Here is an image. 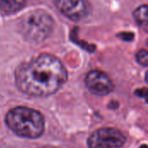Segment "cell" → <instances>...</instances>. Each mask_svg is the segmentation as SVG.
<instances>
[{
    "label": "cell",
    "instance_id": "9",
    "mask_svg": "<svg viewBox=\"0 0 148 148\" xmlns=\"http://www.w3.org/2000/svg\"><path fill=\"white\" fill-rule=\"evenodd\" d=\"M135 59L139 64L144 67H148V50L140 49L135 55Z\"/></svg>",
    "mask_w": 148,
    "mask_h": 148
},
{
    "label": "cell",
    "instance_id": "5",
    "mask_svg": "<svg viewBox=\"0 0 148 148\" xmlns=\"http://www.w3.org/2000/svg\"><path fill=\"white\" fill-rule=\"evenodd\" d=\"M61 14L74 22H82L90 15L92 7L88 0H54Z\"/></svg>",
    "mask_w": 148,
    "mask_h": 148
},
{
    "label": "cell",
    "instance_id": "16",
    "mask_svg": "<svg viewBox=\"0 0 148 148\" xmlns=\"http://www.w3.org/2000/svg\"><path fill=\"white\" fill-rule=\"evenodd\" d=\"M147 45H148V39H147Z\"/></svg>",
    "mask_w": 148,
    "mask_h": 148
},
{
    "label": "cell",
    "instance_id": "11",
    "mask_svg": "<svg viewBox=\"0 0 148 148\" xmlns=\"http://www.w3.org/2000/svg\"><path fill=\"white\" fill-rule=\"evenodd\" d=\"M135 95H137L138 97H140L142 99H144L146 101V102L148 103V88H139L136 89L134 92Z\"/></svg>",
    "mask_w": 148,
    "mask_h": 148
},
{
    "label": "cell",
    "instance_id": "7",
    "mask_svg": "<svg viewBox=\"0 0 148 148\" xmlns=\"http://www.w3.org/2000/svg\"><path fill=\"white\" fill-rule=\"evenodd\" d=\"M26 4V0H0V13L11 15L18 12Z\"/></svg>",
    "mask_w": 148,
    "mask_h": 148
},
{
    "label": "cell",
    "instance_id": "13",
    "mask_svg": "<svg viewBox=\"0 0 148 148\" xmlns=\"http://www.w3.org/2000/svg\"><path fill=\"white\" fill-rule=\"evenodd\" d=\"M145 79H146V82L148 83V71L147 72V74H146V76H145Z\"/></svg>",
    "mask_w": 148,
    "mask_h": 148
},
{
    "label": "cell",
    "instance_id": "8",
    "mask_svg": "<svg viewBox=\"0 0 148 148\" xmlns=\"http://www.w3.org/2000/svg\"><path fill=\"white\" fill-rule=\"evenodd\" d=\"M134 18L136 23L146 32H148V5L139 6L134 11Z\"/></svg>",
    "mask_w": 148,
    "mask_h": 148
},
{
    "label": "cell",
    "instance_id": "1",
    "mask_svg": "<svg viewBox=\"0 0 148 148\" xmlns=\"http://www.w3.org/2000/svg\"><path fill=\"white\" fill-rule=\"evenodd\" d=\"M15 83L22 93L32 97H48L67 82L68 72L56 56L42 53L23 62L15 70Z\"/></svg>",
    "mask_w": 148,
    "mask_h": 148
},
{
    "label": "cell",
    "instance_id": "15",
    "mask_svg": "<svg viewBox=\"0 0 148 148\" xmlns=\"http://www.w3.org/2000/svg\"><path fill=\"white\" fill-rule=\"evenodd\" d=\"M41 148H54V147H49V146H45V147H41Z\"/></svg>",
    "mask_w": 148,
    "mask_h": 148
},
{
    "label": "cell",
    "instance_id": "12",
    "mask_svg": "<svg viewBox=\"0 0 148 148\" xmlns=\"http://www.w3.org/2000/svg\"><path fill=\"white\" fill-rule=\"evenodd\" d=\"M0 148H10L8 147L7 145H3V144H0Z\"/></svg>",
    "mask_w": 148,
    "mask_h": 148
},
{
    "label": "cell",
    "instance_id": "14",
    "mask_svg": "<svg viewBox=\"0 0 148 148\" xmlns=\"http://www.w3.org/2000/svg\"><path fill=\"white\" fill-rule=\"evenodd\" d=\"M140 148H148V147L147 146H146V145H142Z\"/></svg>",
    "mask_w": 148,
    "mask_h": 148
},
{
    "label": "cell",
    "instance_id": "4",
    "mask_svg": "<svg viewBox=\"0 0 148 148\" xmlns=\"http://www.w3.org/2000/svg\"><path fill=\"white\" fill-rule=\"evenodd\" d=\"M126 142L124 134L112 127L95 130L88 139L89 148H120Z\"/></svg>",
    "mask_w": 148,
    "mask_h": 148
},
{
    "label": "cell",
    "instance_id": "6",
    "mask_svg": "<svg viewBox=\"0 0 148 148\" xmlns=\"http://www.w3.org/2000/svg\"><path fill=\"white\" fill-rule=\"evenodd\" d=\"M85 84L88 91L95 95L104 96L114 90V83L103 71L95 69L89 71L85 78Z\"/></svg>",
    "mask_w": 148,
    "mask_h": 148
},
{
    "label": "cell",
    "instance_id": "2",
    "mask_svg": "<svg viewBox=\"0 0 148 148\" xmlns=\"http://www.w3.org/2000/svg\"><path fill=\"white\" fill-rule=\"evenodd\" d=\"M5 124L14 134L27 139L39 138L45 128L43 115L39 111L27 107L10 109L5 116Z\"/></svg>",
    "mask_w": 148,
    "mask_h": 148
},
{
    "label": "cell",
    "instance_id": "3",
    "mask_svg": "<svg viewBox=\"0 0 148 148\" xmlns=\"http://www.w3.org/2000/svg\"><path fill=\"white\" fill-rule=\"evenodd\" d=\"M22 36L29 42L40 43L53 32L55 21L47 11L36 9L25 13L18 23Z\"/></svg>",
    "mask_w": 148,
    "mask_h": 148
},
{
    "label": "cell",
    "instance_id": "10",
    "mask_svg": "<svg viewBox=\"0 0 148 148\" xmlns=\"http://www.w3.org/2000/svg\"><path fill=\"white\" fill-rule=\"evenodd\" d=\"M117 36L125 42H132L134 39V34L133 32H121Z\"/></svg>",
    "mask_w": 148,
    "mask_h": 148
}]
</instances>
